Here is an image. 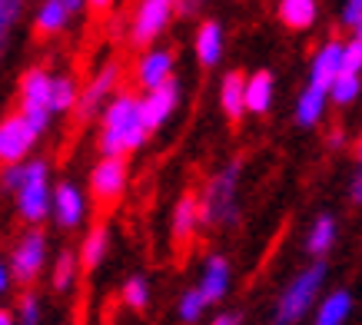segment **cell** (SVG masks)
<instances>
[{"mask_svg":"<svg viewBox=\"0 0 362 325\" xmlns=\"http://www.w3.org/2000/svg\"><path fill=\"white\" fill-rule=\"evenodd\" d=\"M150 130L143 123L140 97L133 93H113L107 107L100 110V153L103 160H123L127 153H136L146 143Z\"/></svg>","mask_w":362,"mask_h":325,"instance_id":"cell-1","label":"cell"},{"mask_svg":"<svg viewBox=\"0 0 362 325\" xmlns=\"http://www.w3.org/2000/svg\"><path fill=\"white\" fill-rule=\"evenodd\" d=\"M199 226H233L240 219V162L209 176L203 196H197Z\"/></svg>","mask_w":362,"mask_h":325,"instance_id":"cell-2","label":"cell"},{"mask_svg":"<svg viewBox=\"0 0 362 325\" xmlns=\"http://www.w3.org/2000/svg\"><path fill=\"white\" fill-rule=\"evenodd\" d=\"M326 276H329V266H326L322 259H316L313 266H306L303 272H296L293 279L286 282L283 295H279V302H276L273 322L276 325L303 322V319L309 315V309L316 305L319 292H322V285H326Z\"/></svg>","mask_w":362,"mask_h":325,"instance_id":"cell-3","label":"cell"},{"mask_svg":"<svg viewBox=\"0 0 362 325\" xmlns=\"http://www.w3.org/2000/svg\"><path fill=\"white\" fill-rule=\"evenodd\" d=\"M17 209L30 226H40L50 216V166L47 160L23 162V179L17 186Z\"/></svg>","mask_w":362,"mask_h":325,"instance_id":"cell-4","label":"cell"},{"mask_svg":"<svg viewBox=\"0 0 362 325\" xmlns=\"http://www.w3.org/2000/svg\"><path fill=\"white\" fill-rule=\"evenodd\" d=\"M50 76L54 73H47L44 66H30L21 76V110L17 113L37 136H44L50 119H54V113H50Z\"/></svg>","mask_w":362,"mask_h":325,"instance_id":"cell-5","label":"cell"},{"mask_svg":"<svg viewBox=\"0 0 362 325\" xmlns=\"http://www.w3.org/2000/svg\"><path fill=\"white\" fill-rule=\"evenodd\" d=\"M44 266H47V236L40 229H30V232H23L21 242L13 246L7 272H11L13 282L30 285V282H37V276L44 272Z\"/></svg>","mask_w":362,"mask_h":325,"instance_id":"cell-6","label":"cell"},{"mask_svg":"<svg viewBox=\"0 0 362 325\" xmlns=\"http://www.w3.org/2000/svg\"><path fill=\"white\" fill-rule=\"evenodd\" d=\"M173 17H176L173 0H140V7L133 13L130 40L136 47H150L153 40H160V33L170 27Z\"/></svg>","mask_w":362,"mask_h":325,"instance_id":"cell-7","label":"cell"},{"mask_svg":"<svg viewBox=\"0 0 362 325\" xmlns=\"http://www.w3.org/2000/svg\"><path fill=\"white\" fill-rule=\"evenodd\" d=\"M37 146V133L23 123L21 113L0 119V166H17Z\"/></svg>","mask_w":362,"mask_h":325,"instance_id":"cell-8","label":"cell"},{"mask_svg":"<svg viewBox=\"0 0 362 325\" xmlns=\"http://www.w3.org/2000/svg\"><path fill=\"white\" fill-rule=\"evenodd\" d=\"M127 179H130L127 160H100L90 170V196L100 206H110L127 193Z\"/></svg>","mask_w":362,"mask_h":325,"instance_id":"cell-9","label":"cell"},{"mask_svg":"<svg viewBox=\"0 0 362 325\" xmlns=\"http://www.w3.org/2000/svg\"><path fill=\"white\" fill-rule=\"evenodd\" d=\"M117 80H120V64H117V60H107V64L97 70V76H93V80H90L83 90H80V97H77V117L80 119H90L93 113H100V110L107 107L110 93L117 90Z\"/></svg>","mask_w":362,"mask_h":325,"instance_id":"cell-10","label":"cell"},{"mask_svg":"<svg viewBox=\"0 0 362 325\" xmlns=\"http://www.w3.org/2000/svg\"><path fill=\"white\" fill-rule=\"evenodd\" d=\"M180 100H183V90L176 80L163 83V87L150 90V93H143L140 97V113H143V123H146V130L153 133L160 130L163 123H170L176 110H180Z\"/></svg>","mask_w":362,"mask_h":325,"instance_id":"cell-11","label":"cell"},{"mask_svg":"<svg viewBox=\"0 0 362 325\" xmlns=\"http://www.w3.org/2000/svg\"><path fill=\"white\" fill-rule=\"evenodd\" d=\"M50 213L60 229H77L87 219V196L74 183H60L50 189Z\"/></svg>","mask_w":362,"mask_h":325,"instance_id":"cell-12","label":"cell"},{"mask_svg":"<svg viewBox=\"0 0 362 325\" xmlns=\"http://www.w3.org/2000/svg\"><path fill=\"white\" fill-rule=\"evenodd\" d=\"M83 7H87L83 0H44L37 17H33V30H37V37H54V33L66 30V23Z\"/></svg>","mask_w":362,"mask_h":325,"instance_id":"cell-13","label":"cell"},{"mask_svg":"<svg viewBox=\"0 0 362 325\" xmlns=\"http://www.w3.org/2000/svg\"><path fill=\"white\" fill-rule=\"evenodd\" d=\"M173 66H176L173 50H166V47H160V50H146V54L140 57V64H136V83L150 93V90L163 87V83L173 80Z\"/></svg>","mask_w":362,"mask_h":325,"instance_id":"cell-14","label":"cell"},{"mask_svg":"<svg viewBox=\"0 0 362 325\" xmlns=\"http://www.w3.org/2000/svg\"><path fill=\"white\" fill-rule=\"evenodd\" d=\"M342 76V40H326L313 57L309 66V87L329 90Z\"/></svg>","mask_w":362,"mask_h":325,"instance_id":"cell-15","label":"cell"},{"mask_svg":"<svg viewBox=\"0 0 362 325\" xmlns=\"http://www.w3.org/2000/svg\"><path fill=\"white\" fill-rule=\"evenodd\" d=\"M230 282H233V266L226 256H220V252H213L206 259V266H203V276H199V295L206 299V305L220 302V299H226V292H230Z\"/></svg>","mask_w":362,"mask_h":325,"instance_id":"cell-16","label":"cell"},{"mask_svg":"<svg viewBox=\"0 0 362 325\" xmlns=\"http://www.w3.org/2000/svg\"><path fill=\"white\" fill-rule=\"evenodd\" d=\"M273 90H276V80L269 70L250 73L246 83H243V110H246V113H256V117H266L269 107H273Z\"/></svg>","mask_w":362,"mask_h":325,"instance_id":"cell-17","label":"cell"},{"mask_svg":"<svg viewBox=\"0 0 362 325\" xmlns=\"http://www.w3.org/2000/svg\"><path fill=\"white\" fill-rule=\"evenodd\" d=\"M197 60L203 66H216L223 60V50H226V37H223V27L216 20H203L197 30Z\"/></svg>","mask_w":362,"mask_h":325,"instance_id":"cell-18","label":"cell"},{"mask_svg":"<svg viewBox=\"0 0 362 325\" xmlns=\"http://www.w3.org/2000/svg\"><path fill=\"white\" fill-rule=\"evenodd\" d=\"M107 249H110V229L103 226V223H97V226L87 229V236H83V242H80L77 262H80V266H83L87 272H93L100 262L107 259Z\"/></svg>","mask_w":362,"mask_h":325,"instance_id":"cell-19","label":"cell"},{"mask_svg":"<svg viewBox=\"0 0 362 325\" xmlns=\"http://www.w3.org/2000/svg\"><path fill=\"white\" fill-rule=\"evenodd\" d=\"M352 315V292L349 289H332L316 309L313 325H346Z\"/></svg>","mask_w":362,"mask_h":325,"instance_id":"cell-20","label":"cell"},{"mask_svg":"<svg viewBox=\"0 0 362 325\" xmlns=\"http://www.w3.org/2000/svg\"><path fill=\"white\" fill-rule=\"evenodd\" d=\"M326 103H329V97H326V90H316V87H309L299 93L296 100V123L299 126H319L322 123V117H326Z\"/></svg>","mask_w":362,"mask_h":325,"instance_id":"cell-21","label":"cell"},{"mask_svg":"<svg viewBox=\"0 0 362 325\" xmlns=\"http://www.w3.org/2000/svg\"><path fill=\"white\" fill-rule=\"evenodd\" d=\"M197 226H199V219H197V196H193V193L180 196V203L173 206V219H170L173 239L183 246V242H189V239H193Z\"/></svg>","mask_w":362,"mask_h":325,"instance_id":"cell-22","label":"cell"},{"mask_svg":"<svg viewBox=\"0 0 362 325\" xmlns=\"http://www.w3.org/2000/svg\"><path fill=\"white\" fill-rule=\"evenodd\" d=\"M243 83H246V76H243L240 70H230V73L220 80V107L230 123H240L243 113H246V110H243Z\"/></svg>","mask_w":362,"mask_h":325,"instance_id":"cell-23","label":"cell"},{"mask_svg":"<svg viewBox=\"0 0 362 325\" xmlns=\"http://www.w3.org/2000/svg\"><path fill=\"white\" fill-rule=\"evenodd\" d=\"M319 17L316 0H279V20L289 30H309Z\"/></svg>","mask_w":362,"mask_h":325,"instance_id":"cell-24","label":"cell"},{"mask_svg":"<svg viewBox=\"0 0 362 325\" xmlns=\"http://www.w3.org/2000/svg\"><path fill=\"white\" fill-rule=\"evenodd\" d=\"M336 236H339V226H336V219L329 216V213H322V216L313 223V229H309L306 236V249L316 256V259H322L326 252L336 246Z\"/></svg>","mask_w":362,"mask_h":325,"instance_id":"cell-25","label":"cell"},{"mask_svg":"<svg viewBox=\"0 0 362 325\" xmlns=\"http://www.w3.org/2000/svg\"><path fill=\"white\" fill-rule=\"evenodd\" d=\"M77 97H80V87L74 76H50V113H70L77 110Z\"/></svg>","mask_w":362,"mask_h":325,"instance_id":"cell-26","label":"cell"},{"mask_svg":"<svg viewBox=\"0 0 362 325\" xmlns=\"http://www.w3.org/2000/svg\"><path fill=\"white\" fill-rule=\"evenodd\" d=\"M80 272V262H77V252L74 249H60L54 259V276H50V282H54L57 292H66L70 285H74V279H77Z\"/></svg>","mask_w":362,"mask_h":325,"instance_id":"cell-27","label":"cell"},{"mask_svg":"<svg viewBox=\"0 0 362 325\" xmlns=\"http://www.w3.org/2000/svg\"><path fill=\"white\" fill-rule=\"evenodd\" d=\"M359 93H362V76H346V73H342L339 80L326 90V97H329L332 103H339V107L356 103V100H359Z\"/></svg>","mask_w":362,"mask_h":325,"instance_id":"cell-28","label":"cell"},{"mask_svg":"<svg viewBox=\"0 0 362 325\" xmlns=\"http://www.w3.org/2000/svg\"><path fill=\"white\" fill-rule=\"evenodd\" d=\"M123 302L130 305L133 312H143L150 305V282H146V276H130L123 282Z\"/></svg>","mask_w":362,"mask_h":325,"instance_id":"cell-29","label":"cell"},{"mask_svg":"<svg viewBox=\"0 0 362 325\" xmlns=\"http://www.w3.org/2000/svg\"><path fill=\"white\" fill-rule=\"evenodd\" d=\"M23 4H27V0H0V54H4V47L11 40L13 23L21 20Z\"/></svg>","mask_w":362,"mask_h":325,"instance_id":"cell-30","label":"cell"},{"mask_svg":"<svg viewBox=\"0 0 362 325\" xmlns=\"http://www.w3.org/2000/svg\"><path fill=\"white\" fill-rule=\"evenodd\" d=\"M203 312H206V299L199 295V289H187L180 295V319L183 322H199Z\"/></svg>","mask_w":362,"mask_h":325,"instance_id":"cell-31","label":"cell"},{"mask_svg":"<svg viewBox=\"0 0 362 325\" xmlns=\"http://www.w3.org/2000/svg\"><path fill=\"white\" fill-rule=\"evenodd\" d=\"M13 325H40V299H37L33 292L21 295V305H17Z\"/></svg>","mask_w":362,"mask_h":325,"instance_id":"cell-32","label":"cell"},{"mask_svg":"<svg viewBox=\"0 0 362 325\" xmlns=\"http://www.w3.org/2000/svg\"><path fill=\"white\" fill-rule=\"evenodd\" d=\"M342 73L362 76V40H356V37L342 44Z\"/></svg>","mask_w":362,"mask_h":325,"instance_id":"cell-33","label":"cell"},{"mask_svg":"<svg viewBox=\"0 0 362 325\" xmlns=\"http://www.w3.org/2000/svg\"><path fill=\"white\" fill-rule=\"evenodd\" d=\"M21 179H23V162H17V166H0V189L17 193Z\"/></svg>","mask_w":362,"mask_h":325,"instance_id":"cell-34","label":"cell"},{"mask_svg":"<svg viewBox=\"0 0 362 325\" xmlns=\"http://www.w3.org/2000/svg\"><path fill=\"white\" fill-rule=\"evenodd\" d=\"M362 20V0H346L342 4V23L346 27H356Z\"/></svg>","mask_w":362,"mask_h":325,"instance_id":"cell-35","label":"cell"},{"mask_svg":"<svg viewBox=\"0 0 362 325\" xmlns=\"http://www.w3.org/2000/svg\"><path fill=\"white\" fill-rule=\"evenodd\" d=\"M176 4V13H193V11H199L206 0H173Z\"/></svg>","mask_w":362,"mask_h":325,"instance_id":"cell-36","label":"cell"},{"mask_svg":"<svg viewBox=\"0 0 362 325\" xmlns=\"http://www.w3.org/2000/svg\"><path fill=\"white\" fill-rule=\"evenodd\" d=\"M213 325H243V315L240 312H220L213 319Z\"/></svg>","mask_w":362,"mask_h":325,"instance_id":"cell-37","label":"cell"},{"mask_svg":"<svg viewBox=\"0 0 362 325\" xmlns=\"http://www.w3.org/2000/svg\"><path fill=\"white\" fill-rule=\"evenodd\" d=\"M352 203L362 206V170L356 173V179H352Z\"/></svg>","mask_w":362,"mask_h":325,"instance_id":"cell-38","label":"cell"},{"mask_svg":"<svg viewBox=\"0 0 362 325\" xmlns=\"http://www.w3.org/2000/svg\"><path fill=\"white\" fill-rule=\"evenodd\" d=\"M83 4H87L90 11H97V13H103V11H110L113 7V0H83Z\"/></svg>","mask_w":362,"mask_h":325,"instance_id":"cell-39","label":"cell"},{"mask_svg":"<svg viewBox=\"0 0 362 325\" xmlns=\"http://www.w3.org/2000/svg\"><path fill=\"white\" fill-rule=\"evenodd\" d=\"M7 285H11V272H7V262H0V295L7 292Z\"/></svg>","mask_w":362,"mask_h":325,"instance_id":"cell-40","label":"cell"},{"mask_svg":"<svg viewBox=\"0 0 362 325\" xmlns=\"http://www.w3.org/2000/svg\"><path fill=\"white\" fill-rule=\"evenodd\" d=\"M0 325H13V312H7V309H0Z\"/></svg>","mask_w":362,"mask_h":325,"instance_id":"cell-41","label":"cell"},{"mask_svg":"<svg viewBox=\"0 0 362 325\" xmlns=\"http://www.w3.org/2000/svg\"><path fill=\"white\" fill-rule=\"evenodd\" d=\"M352 37H356V40H362V20L356 23V27H352Z\"/></svg>","mask_w":362,"mask_h":325,"instance_id":"cell-42","label":"cell"},{"mask_svg":"<svg viewBox=\"0 0 362 325\" xmlns=\"http://www.w3.org/2000/svg\"><path fill=\"white\" fill-rule=\"evenodd\" d=\"M359 160H362V140H359Z\"/></svg>","mask_w":362,"mask_h":325,"instance_id":"cell-43","label":"cell"}]
</instances>
